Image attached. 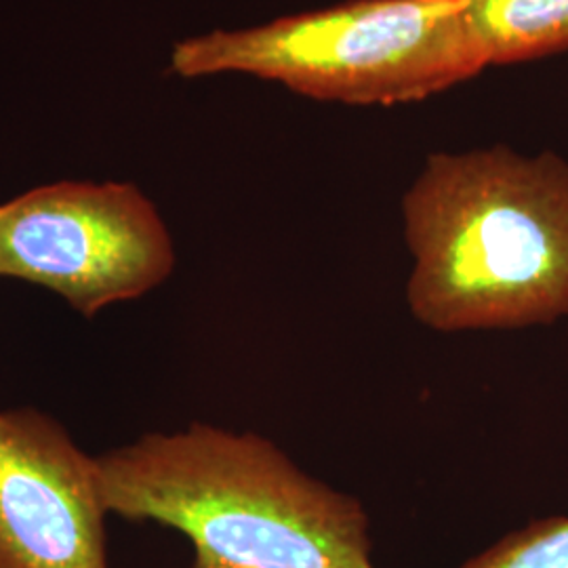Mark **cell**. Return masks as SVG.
Instances as JSON below:
<instances>
[{
	"label": "cell",
	"instance_id": "cell-1",
	"mask_svg": "<svg viewBox=\"0 0 568 568\" xmlns=\"http://www.w3.org/2000/svg\"><path fill=\"white\" fill-rule=\"evenodd\" d=\"M410 316L438 333L568 318V161L509 145L434 152L403 196Z\"/></svg>",
	"mask_w": 568,
	"mask_h": 568
},
{
	"label": "cell",
	"instance_id": "cell-5",
	"mask_svg": "<svg viewBox=\"0 0 568 568\" xmlns=\"http://www.w3.org/2000/svg\"><path fill=\"white\" fill-rule=\"evenodd\" d=\"M98 457L37 408L0 410V568H110Z\"/></svg>",
	"mask_w": 568,
	"mask_h": 568
},
{
	"label": "cell",
	"instance_id": "cell-4",
	"mask_svg": "<svg viewBox=\"0 0 568 568\" xmlns=\"http://www.w3.org/2000/svg\"><path fill=\"white\" fill-rule=\"evenodd\" d=\"M173 267L163 217L133 183H49L0 204V276L41 284L87 318Z\"/></svg>",
	"mask_w": 568,
	"mask_h": 568
},
{
	"label": "cell",
	"instance_id": "cell-6",
	"mask_svg": "<svg viewBox=\"0 0 568 568\" xmlns=\"http://www.w3.org/2000/svg\"><path fill=\"white\" fill-rule=\"evenodd\" d=\"M488 65L539 60L568 49V0H459Z\"/></svg>",
	"mask_w": 568,
	"mask_h": 568
},
{
	"label": "cell",
	"instance_id": "cell-3",
	"mask_svg": "<svg viewBox=\"0 0 568 568\" xmlns=\"http://www.w3.org/2000/svg\"><path fill=\"white\" fill-rule=\"evenodd\" d=\"M487 68L459 0H345L178 42L182 79L246 74L347 105L422 102Z\"/></svg>",
	"mask_w": 568,
	"mask_h": 568
},
{
	"label": "cell",
	"instance_id": "cell-2",
	"mask_svg": "<svg viewBox=\"0 0 568 568\" xmlns=\"http://www.w3.org/2000/svg\"><path fill=\"white\" fill-rule=\"evenodd\" d=\"M98 462L108 514L180 530L192 568H375L363 504L260 434L192 424Z\"/></svg>",
	"mask_w": 568,
	"mask_h": 568
},
{
	"label": "cell",
	"instance_id": "cell-7",
	"mask_svg": "<svg viewBox=\"0 0 568 568\" xmlns=\"http://www.w3.org/2000/svg\"><path fill=\"white\" fill-rule=\"evenodd\" d=\"M459 568H568V516L516 528Z\"/></svg>",
	"mask_w": 568,
	"mask_h": 568
}]
</instances>
